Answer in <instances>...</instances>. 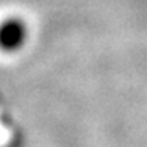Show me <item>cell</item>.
Returning <instances> with one entry per match:
<instances>
[{
	"label": "cell",
	"mask_w": 147,
	"mask_h": 147,
	"mask_svg": "<svg viewBox=\"0 0 147 147\" xmlns=\"http://www.w3.org/2000/svg\"><path fill=\"white\" fill-rule=\"evenodd\" d=\"M27 39V27L19 19H9L0 25V49L17 50Z\"/></svg>",
	"instance_id": "6da1fadb"
}]
</instances>
